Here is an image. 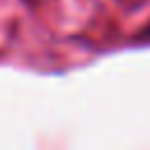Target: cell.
Returning <instances> with one entry per match:
<instances>
[{
	"mask_svg": "<svg viewBox=\"0 0 150 150\" xmlns=\"http://www.w3.org/2000/svg\"><path fill=\"white\" fill-rule=\"evenodd\" d=\"M145 35H148V38H150V26H148V30H145Z\"/></svg>",
	"mask_w": 150,
	"mask_h": 150,
	"instance_id": "obj_1",
	"label": "cell"
}]
</instances>
